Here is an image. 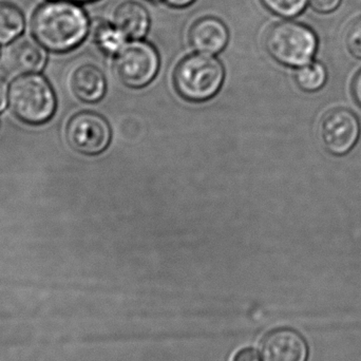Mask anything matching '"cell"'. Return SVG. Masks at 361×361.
<instances>
[{"mask_svg":"<svg viewBox=\"0 0 361 361\" xmlns=\"http://www.w3.org/2000/svg\"><path fill=\"white\" fill-rule=\"evenodd\" d=\"M38 44L52 52L63 53L80 46L90 31L86 12L67 0H51L40 6L31 21Z\"/></svg>","mask_w":361,"mask_h":361,"instance_id":"cell-1","label":"cell"},{"mask_svg":"<svg viewBox=\"0 0 361 361\" xmlns=\"http://www.w3.org/2000/svg\"><path fill=\"white\" fill-rule=\"evenodd\" d=\"M224 80L222 63L209 54L190 55L183 59L175 72L178 93L190 102L212 99L220 90Z\"/></svg>","mask_w":361,"mask_h":361,"instance_id":"cell-2","label":"cell"},{"mask_svg":"<svg viewBox=\"0 0 361 361\" xmlns=\"http://www.w3.org/2000/svg\"><path fill=\"white\" fill-rule=\"evenodd\" d=\"M267 47L276 61L299 68L311 63L315 56L318 37L311 27L303 23L282 21L269 30Z\"/></svg>","mask_w":361,"mask_h":361,"instance_id":"cell-3","label":"cell"},{"mask_svg":"<svg viewBox=\"0 0 361 361\" xmlns=\"http://www.w3.org/2000/svg\"><path fill=\"white\" fill-rule=\"evenodd\" d=\"M10 105L15 116L23 122L42 124L54 114V93L42 76L25 74L17 78L11 86Z\"/></svg>","mask_w":361,"mask_h":361,"instance_id":"cell-4","label":"cell"},{"mask_svg":"<svg viewBox=\"0 0 361 361\" xmlns=\"http://www.w3.org/2000/svg\"><path fill=\"white\" fill-rule=\"evenodd\" d=\"M160 57L152 44L142 40L128 42L116 54L114 69L121 82L131 88L149 84L159 71Z\"/></svg>","mask_w":361,"mask_h":361,"instance_id":"cell-5","label":"cell"},{"mask_svg":"<svg viewBox=\"0 0 361 361\" xmlns=\"http://www.w3.org/2000/svg\"><path fill=\"white\" fill-rule=\"evenodd\" d=\"M67 140L76 152L88 156L101 154L109 145L111 129L107 121L93 112H80L70 120Z\"/></svg>","mask_w":361,"mask_h":361,"instance_id":"cell-6","label":"cell"},{"mask_svg":"<svg viewBox=\"0 0 361 361\" xmlns=\"http://www.w3.org/2000/svg\"><path fill=\"white\" fill-rule=\"evenodd\" d=\"M360 133L357 116L343 108L328 112L320 126L322 143L331 154L336 156L349 152L357 142Z\"/></svg>","mask_w":361,"mask_h":361,"instance_id":"cell-7","label":"cell"},{"mask_svg":"<svg viewBox=\"0 0 361 361\" xmlns=\"http://www.w3.org/2000/svg\"><path fill=\"white\" fill-rule=\"evenodd\" d=\"M264 361H307L309 345L296 331L279 329L267 335L261 345Z\"/></svg>","mask_w":361,"mask_h":361,"instance_id":"cell-8","label":"cell"},{"mask_svg":"<svg viewBox=\"0 0 361 361\" xmlns=\"http://www.w3.org/2000/svg\"><path fill=\"white\" fill-rule=\"evenodd\" d=\"M228 30L220 19L204 17L193 23L189 32V42L195 51L204 54H216L226 47Z\"/></svg>","mask_w":361,"mask_h":361,"instance_id":"cell-9","label":"cell"},{"mask_svg":"<svg viewBox=\"0 0 361 361\" xmlns=\"http://www.w3.org/2000/svg\"><path fill=\"white\" fill-rule=\"evenodd\" d=\"M6 63L15 73L30 74L42 71L46 65L47 54L44 47L31 39L13 42L6 52Z\"/></svg>","mask_w":361,"mask_h":361,"instance_id":"cell-10","label":"cell"},{"mask_svg":"<svg viewBox=\"0 0 361 361\" xmlns=\"http://www.w3.org/2000/svg\"><path fill=\"white\" fill-rule=\"evenodd\" d=\"M114 25L122 31L128 39L140 40L149 30V14L145 6L139 2L126 1L116 8Z\"/></svg>","mask_w":361,"mask_h":361,"instance_id":"cell-11","label":"cell"},{"mask_svg":"<svg viewBox=\"0 0 361 361\" xmlns=\"http://www.w3.org/2000/svg\"><path fill=\"white\" fill-rule=\"evenodd\" d=\"M71 87L74 94L82 102L97 103L105 94V76L95 66H80L72 74Z\"/></svg>","mask_w":361,"mask_h":361,"instance_id":"cell-12","label":"cell"},{"mask_svg":"<svg viewBox=\"0 0 361 361\" xmlns=\"http://www.w3.org/2000/svg\"><path fill=\"white\" fill-rule=\"evenodd\" d=\"M25 30V17L14 4L0 2V44L14 42Z\"/></svg>","mask_w":361,"mask_h":361,"instance_id":"cell-13","label":"cell"},{"mask_svg":"<svg viewBox=\"0 0 361 361\" xmlns=\"http://www.w3.org/2000/svg\"><path fill=\"white\" fill-rule=\"evenodd\" d=\"M94 38L97 46L108 54H118L128 44V37L116 25L108 23L95 27Z\"/></svg>","mask_w":361,"mask_h":361,"instance_id":"cell-14","label":"cell"},{"mask_svg":"<svg viewBox=\"0 0 361 361\" xmlns=\"http://www.w3.org/2000/svg\"><path fill=\"white\" fill-rule=\"evenodd\" d=\"M295 78L302 90L313 92L319 90L326 84V70L322 63L311 61L298 68Z\"/></svg>","mask_w":361,"mask_h":361,"instance_id":"cell-15","label":"cell"},{"mask_svg":"<svg viewBox=\"0 0 361 361\" xmlns=\"http://www.w3.org/2000/svg\"><path fill=\"white\" fill-rule=\"evenodd\" d=\"M271 12L286 18L298 16L307 8L309 0H262Z\"/></svg>","mask_w":361,"mask_h":361,"instance_id":"cell-16","label":"cell"},{"mask_svg":"<svg viewBox=\"0 0 361 361\" xmlns=\"http://www.w3.org/2000/svg\"><path fill=\"white\" fill-rule=\"evenodd\" d=\"M345 44L350 53L356 59H361V17L350 25Z\"/></svg>","mask_w":361,"mask_h":361,"instance_id":"cell-17","label":"cell"},{"mask_svg":"<svg viewBox=\"0 0 361 361\" xmlns=\"http://www.w3.org/2000/svg\"><path fill=\"white\" fill-rule=\"evenodd\" d=\"M343 0H309V4L316 12L329 14L341 6Z\"/></svg>","mask_w":361,"mask_h":361,"instance_id":"cell-18","label":"cell"},{"mask_svg":"<svg viewBox=\"0 0 361 361\" xmlns=\"http://www.w3.org/2000/svg\"><path fill=\"white\" fill-rule=\"evenodd\" d=\"M233 361H263V360L257 350L245 348L235 354Z\"/></svg>","mask_w":361,"mask_h":361,"instance_id":"cell-19","label":"cell"},{"mask_svg":"<svg viewBox=\"0 0 361 361\" xmlns=\"http://www.w3.org/2000/svg\"><path fill=\"white\" fill-rule=\"evenodd\" d=\"M352 90H353L354 99L361 107V70L354 78Z\"/></svg>","mask_w":361,"mask_h":361,"instance_id":"cell-20","label":"cell"},{"mask_svg":"<svg viewBox=\"0 0 361 361\" xmlns=\"http://www.w3.org/2000/svg\"><path fill=\"white\" fill-rule=\"evenodd\" d=\"M6 95H8V86L2 78H0V111L6 107Z\"/></svg>","mask_w":361,"mask_h":361,"instance_id":"cell-21","label":"cell"},{"mask_svg":"<svg viewBox=\"0 0 361 361\" xmlns=\"http://www.w3.org/2000/svg\"><path fill=\"white\" fill-rule=\"evenodd\" d=\"M163 1L166 2L169 6H173V8H184V6L192 4L195 0H163Z\"/></svg>","mask_w":361,"mask_h":361,"instance_id":"cell-22","label":"cell"},{"mask_svg":"<svg viewBox=\"0 0 361 361\" xmlns=\"http://www.w3.org/2000/svg\"><path fill=\"white\" fill-rule=\"evenodd\" d=\"M67 1H72V2H89V1H94V0H67Z\"/></svg>","mask_w":361,"mask_h":361,"instance_id":"cell-23","label":"cell"}]
</instances>
